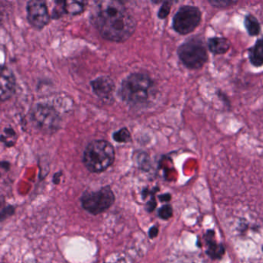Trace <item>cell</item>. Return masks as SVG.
<instances>
[{"label":"cell","instance_id":"1","mask_svg":"<svg viewBox=\"0 0 263 263\" xmlns=\"http://www.w3.org/2000/svg\"><path fill=\"white\" fill-rule=\"evenodd\" d=\"M91 20L102 37L109 41H126L136 30L134 17L120 2H99L92 10Z\"/></svg>","mask_w":263,"mask_h":263},{"label":"cell","instance_id":"2","mask_svg":"<svg viewBox=\"0 0 263 263\" xmlns=\"http://www.w3.org/2000/svg\"><path fill=\"white\" fill-rule=\"evenodd\" d=\"M153 86V80L146 74H130L122 83L120 95L129 104H144L150 98Z\"/></svg>","mask_w":263,"mask_h":263},{"label":"cell","instance_id":"3","mask_svg":"<svg viewBox=\"0 0 263 263\" xmlns=\"http://www.w3.org/2000/svg\"><path fill=\"white\" fill-rule=\"evenodd\" d=\"M115 157V149L109 142L104 140L93 141L85 150L83 163L91 172L101 173L114 163Z\"/></svg>","mask_w":263,"mask_h":263},{"label":"cell","instance_id":"4","mask_svg":"<svg viewBox=\"0 0 263 263\" xmlns=\"http://www.w3.org/2000/svg\"><path fill=\"white\" fill-rule=\"evenodd\" d=\"M182 63L189 69L202 68L209 60L208 52L203 41L199 37L190 39L178 49Z\"/></svg>","mask_w":263,"mask_h":263},{"label":"cell","instance_id":"5","mask_svg":"<svg viewBox=\"0 0 263 263\" xmlns=\"http://www.w3.org/2000/svg\"><path fill=\"white\" fill-rule=\"evenodd\" d=\"M115 202V195L109 187L97 191H87L82 196L83 208L92 215L101 214L109 209Z\"/></svg>","mask_w":263,"mask_h":263},{"label":"cell","instance_id":"6","mask_svg":"<svg viewBox=\"0 0 263 263\" xmlns=\"http://www.w3.org/2000/svg\"><path fill=\"white\" fill-rule=\"evenodd\" d=\"M201 20L202 12L199 8L193 6H183L174 15L173 28L178 33L186 35L198 27Z\"/></svg>","mask_w":263,"mask_h":263},{"label":"cell","instance_id":"7","mask_svg":"<svg viewBox=\"0 0 263 263\" xmlns=\"http://www.w3.org/2000/svg\"><path fill=\"white\" fill-rule=\"evenodd\" d=\"M32 119L39 128L47 132H54L60 128V117L53 107L40 103L34 108Z\"/></svg>","mask_w":263,"mask_h":263},{"label":"cell","instance_id":"8","mask_svg":"<svg viewBox=\"0 0 263 263\" xmlns=\"http://www.w3.org/2000/svg\"><path fill=\"white\" fill-rule=\"evenodd\" d=\"M27 18L29 23L33 27L41 29L49 23V11L44 1L41 0H32L28 3L26 6Z\"/></svg>","mask_w":263,"mask_h":263},{"label":"cell","instance_id":"9","mask_svg":"<svg viewBox=\"0 0 263 263\" xmlns=\"http://www.w3.org/2000/svg\"><path fill=\"white\" fill-rule=\"evenodd\" d=\"M15 85L13 73L6 66L0 65V101H5L12 97Z\"/></svg>","mask_w":263,"mask_h":263},{"label":"cell","instance_id":"10","mask_svg":"<svg viewBox=\"0 0 263 263\" xmlns=\"http://www.w3.org/2000/svg\"><path fill=\"white\" fill-rule=\"evenodd\" d=\"M91 86L96 95L101 99L109 98L115 90L114 80L108 76H102L92 80Z\"/></svg>","mask_w":263,"mask_h":263},{"label":"cell","instance_id":"11","mask_svg":"<svg viewBox=\"0 0 263 263\" xmlns=\"http://www.w3.org/2000/svg\"><path fill=\"white\" fill-rule=\"evenodd\" d=\"M207 245L206 253L213 259H221L225 253L223 246L218 244L214 239V233L209 231L205 237Z\"/></svg>","mask_w":263,"mask_h":263},{"label":"cell","instance_id":"12","mask_svg":"<svg viewBox=\"0 0 263 263\" xmlns=\"http://www.w3.org/2000/svg\"><path fill=\"white\" fill-rule=\"evenodd\" d=\"M231 43L225 37H212L208 40V48L215 55H222L230 50Z\"/></svg>","mask_w":263,"mask_h":263},{"label":"cell","instance_id":"13","mask_svg":"<svg viewBox=\"0 0 263 263\" xmlns=\"http://www.w3.org/2000/svg\"><path fill=\"white\" fill-rule=\"evenodd\" d=\"M248 57L250 63L254 67L259 68L263 66V36L248 49Z\"/></svg>","mask_w":263,"mask_h":263},{"label":"cell","instance_id":"14","mask_svg":"<svg viewBox=\"0 0 263 263\" xmlns=\"http://www.w3.org/2000/svg\"><path fill=\"white\" fill-rule=\"evenodd\" d=\"M244 25L250 37H257L260 33L261 29H262L260 23L253 14L248 13L246 15Z\"/></svg>","mask_w":263,"mask_h":263},{"label":"cell","instance_id":"15","mask_svg":"<svg viewBox=\"0 0 263 263\" xmlns=\"http://www.w3.org/2000/svg\"><path fill=\"white\" fill-rule=\"evenodd\" d=\"M85 4L83 2H65V9L66 13L71 15H79L82 13L85 9Z\"/></svg>","mask_w":263,"mask_h":263},{"label":"cell","instance_id":"16","mask_svg":"<svg viewBox=\"0 0 263 263\" xmlns=\"http://www.w3.org/2000/svg\"><path fill=\"white\" fill-rule=\"evenodd\" d=\"M16 138V134L12 128H6L0 136V142L4 143L6 147H12L15 143Z\"/></svg>","mask_w":263,"mask_h":263},{"label":"cell","instance_id":"17","mask_svg":"<svg viewBox=\"0 0 263 263\" xmlns=\"http://www.w3.org/2000/svg\"><path fill=\"white\" fill-rule=\"evenodd\" d=\"M112 137L118 143H127L131 141V134L128 128H123L114 133Z\"/></svg>","mask_w":263,"mask_h":263},{"label":"cell","instance_id":"18","mask_svg":"<svg viewBox=\"0 0 263 263\" xmlns=\"http://www.w3.org/2000/svg\"><path fill=\"white\" fill-rule=\"evenodd\" d=\"M239 2L232 1V0H213V1H210V4L213 7L220 8V9L231 7V6L237 4Z\"/></svg>","mask_w":263,"mask_h":263},{"label":"cell","instance_id":"19","mask_svg":"<svg viewBox=\"0 0 263 263\" xmlns=\"http://www.w3.org/2000/svg\"><path fill=\"white\" fill-rule=\"evenodd\" d=\"M15 213V208L13 205H6L0 212V222L6 220Z\"/></svg>","mask_w":263,"mask_h":263},{"label":"cell","instance_id":"20","mask_svg":"<svg viewBox=\"0 0 263 263\" xmlns=\"http://www.w3.org/2000/svg\"><path fill=\"white\" fill-rule=\"evenodd\" d=\"M173 210L170 205H165L159 208V216L164 220H168L173 216Z\"/></svg>","mask_w":263,"mask_h":263},{"label":"cell","instance_id":"21","mask_svg":"<svg viewBox=\"0 0 263 263\" xmlns=\"http://www.w3.org/2000/svg\"><path fill=\"white\" fill-rule=\"evenodd\" d=\"M55 3H57V6L54 8L52 17L54 19H58L61 17L63 14L66 13L65 2H57Z\"/></svg>","mask_w":263,"mask_h":263},{"label":"cell","instance_id":"22","mask_svg":"<svg viewBox=\"0 0 263 263\" xmlns=\"http://www.w3.org/2000/svg\"><path fill=\"white\" fill-rule=\"evenodd\" d=\"M171 3L170 2H165L160 8L159 11V17L160 19H165L168 15L171 8Z\"/></svg>","mask_w":263,"mask_h":263},{"label":"cell","instance_id":"23","mask_svg":"<svg viewBox=\"0 0 263 263\" xmlns=\"http://www.w3.org/2000/svg\"><path fill=\"white\" fill-rule=\"evenodd\" d=\"M102 263H126V259L123 257H114L112 259H107L105 262Z\"/></svg>","mask_w":263,"mask_h":263},{"label":"cell","instance_id":"24","mask_svg":"<svg viewBox=\"0 0 263 263\" xmlns=\"http://www.w3.org/2000/svg\"><path fill=\"white\" fill-rule=\"evenodd\" d=\"M156 206V202H155V199L154 198H153V199H152V200L147 204L146 208L147 210H148V212L151 213V212H153V210H154L155 207Z\"/></svg>","mask_w":263,"mask_h":263},{"label":"cell","instance_id":"25","mask_svg":"<svg viewBox=\"0 0 263 263\" xmlns=\"http://www.w3.org/2000/svg\"><path fill=\"white\" fill-rule=\"evenodd\" d=\"M158 233H159V230H158L157 227H153V228H151V230H149V237L151 238V239L156 237Z\"/></svg>","mask_w":263,"mask_h":263},{"label":"cell","instance_id":"26","mask_svg":"<svg viewBox=\"0 0 263 263\" xmlns=\"http://www.w3.org/2000/svg\"><path fill=\"white\" fill-rule=\"evenodd\" d=\"M62 173L58 172L57 174H54L53 176V183L55 185H58L60 182V179H61Z\"/></svg>","mask_w":263,"mask_h":263},{"label":"cell","instance_id":"27","mask_svg":"<svg viewBox=\"0 0 263 263\" xmlns=\"http://www.w3.org/2000/svg\"><path fill=\"white\" fill-rule=\"evenodd\" d=\"M6 205V199H5L4 196L0 192V212L2 211V209H3Z\"/></svg>","mask_w":263,"mask_h":263},{"label":"cell","instance_id":"28","mask_svg":"<svg viewBox=\"0 0 263 263\" xmlns=\"http://www.w3.org/2000/svg\"><path fill=\"white\" fill-rule=\"evenodd\" d=\"M0 168H3L5 171H8L10 168V164L9 162H0Z\"/></svg>","mask_w":263,"mask_h":263},{"label":"cell","instance_id":"29","mask_svg":"<svg viewBox=\"0 0 263 263\" xmlns=\"http://www.w3.org/2000/svg\"><path fill=\"white\" fill-rule=\"evenodd\" d=\"M159 199H160L161 202H168L171 199V196L170 194L162 195L159 196Z\"/></svg>","mask_w":263,"mask_h":263}]
</instances>
